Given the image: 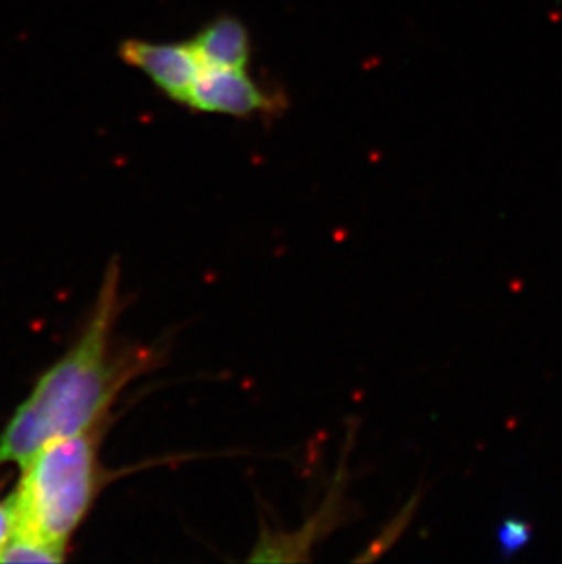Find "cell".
<instances>
[{"instance_id":"obj_1","label":"cell","mask_w":562,"mask_h":564,"mask_svg":"<svg viewBox=\"0 0 562 564\" xmlns=\"http://www.w3.org/2000/svg\"><path fill=\"white\" fill-rule=\"evenodd\" d=\"M121 310V269L114 260L79 340L41 377L0 435V464L22 466L52 442L96 426L122 389L166 362V344L117 346Z\"/></svg>"},{"instance_id":"obj_2","label":"cell","mask_w":562,"mask_h":564,"mask_svg":"<svg viewBox=\"0 0 562 564\" xmlns=\"http://www.w3.org/2000/svg\"><path fill=\"white\" fill-rule=\"evenodd\" d=\"M107 432L105 419L86 432L52 442L22 464L21 480L8 499L15 538L66 552L107 485V469L99 457Z\"/></svg>"},{"instance_id":"obj_3","label":"cell","mask_w":562,"mask_h":564,"mask_svg":"<svg viewBox=\"0 0 562 564\" xmlns=\"http://www.w3.org/2000/svg\"><path fill=\"white\" fill-rule=\"evenodd\" d=\"M283 97L258 85L247 69H203L185 107L194 112L252 118L280 112Z\"/></svg>"},{"instance_id":"obj_4","label":"cell","mask_w":562,"mask_h":564,"mask_svg":"<svg viewBox=\"0 0 562 564\" xmlns=\"http://www.w3.org/2000/svg\"><path fill=\"white\" fill-rule=\"evenodd\" d=\"M119 59L143 72L155 88L172 101L186 105L203 66L188 43H150L125 39L119 44Z\"/></svg>"},{"instance_id":"obj_5","label":"cell","mask_w":562,"mask_h":564,"mask_svg":"<svg viewBox=\"0 0 562 564\" xmlns=\"http://www.w3.org/2000/svg\"><path fill=\"white\" fill-rule=\"evenodd\" d=\"M188 44L203 69H247L252 57L249 30L236 17H216Z\"/></svg>"},{"instance_id":"obj_6","label":"cell","mask_w":562,"mask_h":564,"mask_svg":"<svg viewBox=\"0 0 562 564\" xmlns=\"http://www.w3.org/2000/svg\"><path fill=\"white\" fill-rule=\"evenodd\" d=\"M497 549L505 560H511L533 541V524L519 516L506 517L497 527Z\"/></svg>"},{"instance_id":"obj_7","label":"cell","mask_w":562,"mask_h":564,"mask_svg":"<svg viewBox=\"0 0 562 564\" xmlns=\"http://www.w3.org/2000/svg\"><path fill=\"white\" fill-rule=\"evenodd\" d=\"M63 560L61 550L15 535L0 552V563H61Z\"/></svg>"},{"instance_id":"obj_8","label":"cell","mask_w":562,"mask_h":564,"mask_svg":"<svg viewBox=\"0 0 562 564\" xmlns=\"http://www.w3.org/2000/svg\"><path fill=\"white\" fill-rule=\"evenodd\" d=\"M13 535V513H11L10 501L0 502V552L6 544L10 543Z\"/></svg>"}]
</instances>
